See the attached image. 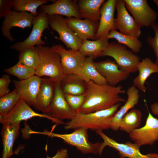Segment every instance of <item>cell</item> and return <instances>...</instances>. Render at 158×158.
Instances as JSON below:
<instances>
[{
	"instance_id": "cell-1",
	"label": "cell",
	"mask_w": 158,
	"mask_h": 158,
	"mask_svg": "<svg viewBox=\"0 0 158 158\" xmlns=\"http://www.w3.org/2000/svg\"><path fill=\"white\" fill-rule=\"evenodd\" d=\"M86 83L85 101L77 112L87 114L104 110L126 101L120 95L126 92L121 85H99L92 81Z\"/></svg>"
},
{
	"instance_id": "cell-2",
	"label": "cell",
	"mask_w": 158,
	"mask_h": 158,
	"mask_svg": "<svg viewBox=\"0 0 158 158\" xmlns=\"http://www.w3.org/2000/svg\"><path fill=\"white\" fill-rule=\"evenodd\" d=\"M121 103L104 110L87 114L77 112L72 119L65 123L66 130L84 128L93 131H102L110 128L112 119Z\"/></svg>"
},
{
	"instance_id": "cell-3",
	"label": "cell",
	"mask_w": 158,
	"mask_h": 158,
	"mask_svg": "<svg viewBox=\"0 0 158 158\" xmlns=\"http://www.w3.org/2000/svg\"><path fill=\"white\" fill-rule=\"evenodd\" d=\"M36 47L40 61L35 75L41 78L48 77L60 84L64 76L60 55L49 47L40 45Z\"/></svg>"
},
{
	"instance_id": "cell-4",
	"label": "cell",
	"mask_w": 158,
	"mask_h": 158,
	"mask_svg": "<svg viewBox=\"0 0 158 158\" xmlns=\"http://www.w3.org/2000/svg\"><path fill=\"white\" fill-rule=\"evenodd\" d=\"M88 130L84 128H79L75 129L73 132L68 134L56 133L47 130L40 132L30 130L29 133L30 134H42L51 138H59L67 144L75 147L83 154H98L100 143H92L89 141Z\"/></svg>"
},
{
	"instance_id": "cell-5",
	"label": "cell",
	"mask_w": 158,
	"mask_h": 158,
	"mask_svg": "<svg viewBox=\"0 0 158 158\" xmlns=\"http://www.w3.org/2000/svg\"><path fill=\"white\" fill-rule=\"evenodd\" d=\"M105 56L113 58L122 71L130 73L138 71L140 57L127 49L126 46L122 44L115 42L109 43L107 48L102 54V56Z\"/></svg>"
},
{
	"instance_id": "cell-6",
	"label": "cell",
	"mask_w": 158,
	"mask_h": 158,
	"mask_svg": "<svg viewBox=\"0 0 158 158\" xmlns=\"http://www.w3.org/2000/svg\"><path fill=\"white\" fill-rule=\"evenodd\" d=\"M49 16L40 11L35 16L32 22V29L29 36L24 41L17 42L11 45L10 48L17 51H21L35 46L44 45L46 42L42 40V33L46 29L50 30Z\"/></svg>"
},
{
	"instance_id": "cell-7",
	"label": "cell",
	"mask_w": 158,
	"mask_h": 158,
	"mask_svg": "<svg viewBox=\"0 0 158 158\" xmlns=\"http://www.w3.org/2000/svg\"><path fill=\"white\" fill-rule=\"evenodd\" d=\"M35 117L47 118L57 125L65 123L63 121L53 118L47 114L36 112L22 98L7 114L4 116H0V122L3 125L11 124L20 123L22 121Z\"/></svg>"
},
{
	"instance_id": "cell-8",
	"label": "cell",
	"mask_w": 158,
	"mask_h": 158,
	"mask_svg": "<svg viewBox=\"0 0 158 158\" xmlns=\"http://www.w3.org/2000/svg\"><path fill=\"white\" fill-rule=\"evenodd\" d=\"M49 23L52 31H56L59 35L55 37L56 39L62 41L68 49L78 50L83 41L68 25L65 18L61 15L49 16Z\"/></svg>"
},
{
	"instance_id": "cell-9",
	"label": "cell",
	"mask_w": 158,
	"mask_h": 158,
	"mask_svg": "<svg viewBox=\"0 0 158 158\" xmlns=\"http://www.w3.org/2000/svg\"><path fill=\"white\" fill-rule=\"evenodd\" d=\"M126 7L141 28L149 27L156 22L158 15L146 0H124Z\"/></svg>"
},
{
	"instance_id": "cell-10",
	"label": "cell",
	"mask_w": 158,
	"mask_h": 158,
	"mask_svg": "<svg viewBox=\"0 0 158 158\" xmlns=\"http://www.w3.org/2000/svg\"><path fill=\"white\" fill-rule=\"evenodd\" d=\"M52 50L58 53L65 75L72 74L79 75L86 57L78 50H66L61 45H55L51 47Z\"/></svg>"
},
{
	"instance_id": "cell-11",
	"label": "cell",
	"mask_w": 158,
	"mask_h": 158,
	"mask_svg": "<svg viewBox=\"0 0 158 158\" xmlns=\"http://www.w3.org/2000/svg\"><path fill=\"white\" fill-rule=\"evenodd\" d=\"M95 132L103 140L99 148V155H101L104 148L108 146L118 151L120 158H149L148 154H142L140 150V147L135 143L128 141L124 143H119L108 136L102 131L97 130Z\"/></svg>"
},
{
	"instance_id": "cell-12",
	"label": "cell",
	"mask_w": 158,
	"mask_h": 158,
	"mask_svg": "<svg viewBox=\"0 0 158 158\" xmlns=\"http://www.w3.org/2000/svg\"><path fill=\"white\" fill-rule=\"evenodd\" d=\"M145 125L136 129L129 134L130 138L139 146L153 145L158 140V119L148 110Z\"/></svg>"
},
{
	"instance_id": "cell-13",
	"label": "cell",
	"mask_w": 158,
	"mask_h": 158,
	"mask_svg": "<svg viewBox=\"0 0 158 158\" xmlns=\"http://www.w3.org/2000/svg\"><path fill=\"white\" fill-rule=\"evenodd\" d=\"M117 17L115 22L117 29L123 34L138 38L141 35V28L129 13L124 0H117L116 5Z\"/></svg>"
},
{
	"instance_id": "cell-14",
	"label": "cell",
	"mask_w": 158,
	"mask_h": 158,
	"mask_svg": "<svg viewBox=\"0 0 158 158\" xmlns=\"http://www.w3.org/2000/svg\"><path fill=\"white\" fill-rule=\"evenodd\" d=\"M77 113L70 107L66 101L60 84L55 83L54 96L47 114L59 120H70Z\"/></svg>"
},
{
	"instance_id": "cell-15",
	"label": "cell",
	"mask_w": 158,
	"mask_h": 158,
	"mask_svg": "<svg viewBox=\"0 0 158 158\" xmlns=\"http://www.w3.org/2000/svg\"><path fill=\"white\" fill-rule=\"evenodd\" d=\"M35 16L30 13L26 11L18 12L11 11L4 17L1 30L3 36L11 42L14 39L10 33V30L13 27L22 28H30Z\"/></svg>"
},
{
	"instance_id": "cell-16",
	"label": "cell",
	"mask_w": 158,
	"mask_h": 158,
	"mask_svg": "<svg viewBox=\"0 0 158 158\" xmlns=\"http://www.w3.org/2000/svg\"><path fill=\"white\" fill-rule=\"evenodd\" d=\"M117 0H108L102 5L100 9L99 25L95 35L96 40L107 37L110 32L117 30L114 15Z\"/></svg>"
},
{
	"instance_id": "cell-17",
	"label": "cell",
	"mask_w": 158,
	"mask_h": 158,
	"mask_svg": "<svg viewBox=\"0 0 158 158\" xmlns=\"http://www.w3.org/2000/svg\"><path fill=\"white\" fill-rule=\"evenodd\" d=\"M94 63L98 71L111 86H117L129 76L130 73L120 70L116 62L110 59Z\"/></svg>"
},
{
	"instance_id": "cell-18",
	"label": "cell",
	"mask_w": 158,
	"mask_h": 158,
	"mask_svg": "<svg viewBox=\"0 0 158 158\" xmlns=\"http://www.w3.org/2000/svg\"><path fill=\"white\" fill-rule=\"evenodd\" d=\"M68 25L83 41L90 39L96 40L95 35L99 22L88 18L81 20L74 17L65 18Z\"/></svg>"
},
{
	"instance_id": "cell-19",
	"label": "cell",
	"mask_w": 158,
	"mask_h": 158,
	"mask_svg": "<svg viewBox=\"0 0 158 158\" xmlns=\"http://www.w3.org/2000/svg\"><path fill=\"white\" fill-rule=\"evenodd\" d=\"M41 78L34 75L24 80H13L15 88L22 98L30 106H33L38 93Z\"/></svg>"
},
{
	"instance_id": "cell-20",
	"label": "cell",
	"mask_w": 158,
	"mask_h": 158,
	"mask_svg": "<svg viewBox=\"0 0 158 158\" xmlns=\"http://www.w3.org/2000/svg\"><path fill=\"white\" fill-rule=\"evenodd\" d=\"M77 1L58 0L50 4L42 5L40 7V11L49 16L59 15L81 19L77 7Z\"/></svg>"
},
{
	"instance_id": "cell-21",
	"label": "cell",
	"mask_w": 158,
	"mask_h": 158,
	"mask_svg": "<svg viewBox=\"0 0 158 158\" xmlns=\"http://www.w3.org/2000/svg\"><path fill=\"white\" fill-rule=\"evenodd\" d=\"M55 83L47 77L41 78L40 89L33 107L37 110L47 114L53 97Z\"/></svg>"
},
{
	"instance_id": "cell-22",
	"label": "cell",
	"mask_w": 158,
	"mask_h": 158,
	"mask_svg": "<svg viewBox=\"0 0 158 158\" xmlns=\"http://www.w3.org/2000/svg\"><path fill=\"white\" fill-rule=\"evenodd\" d=\"M126 93L128 96L127 100L115 114L111 121L110 128L114 131L119 129V123L121 118L129 110L137 105L139 102V91L136 87L131 85L128 88Z\"/></svg>"
},
{
	"instance_id": "cell-23",
	"label": "cell",
	"mask_w": 158,
	"mask_h": 158,
	"mask_svg": "<svg viewBox=\"0 0 158 158\" xmlns=\"http://www.w3.org/2000/svg\"><path fill=\"white\" fill-rule=\"evenodd\" d=\"M20 123L3 125L1 134L3 150L2 158H10L13 154L14 142L19 134Z\"/></svg>"
},
{
	"instance_id": "cell-24",
	"label": "cell",
	"mask_w": 158,
	"mask_h": 158,
	"mask_svg": "<svg viewBox=\"0 0 158 158\" xmlns=\"http://www.w3.org/2000/svg\"><path fill=\"white\" fill-rule=\"evenodd\" d=\"M137 68L139 73L133 79V85L145 92L147 89L146 80L152 73H158V66L150 58L146 57L139 62Z\"/></svg>"
},
{
	"instance_id": "cell-25",
	"label": "cell",
	"mask_w": 158,
	"mask_h": 158,
	"mask_svg": "<svg viewBox=\"0 0 158 158\" xmlns=\"http://www.w3.org/2000/svg\"><path fill=\"white\" fill-rule=\"evenodd\" d=\"M59 84L64 94L78 95L85 93L87 83L79 75L72 74L65 75Z\"/></svg>"
},
{
	"instance_id": "cell-26",
	"label": "cell",
	"mask_w": 158,
	"mask_h": 158,
	"mask_svg": "<svg viewBox=\"0 0 158 158\" xmlns=\"http://www.w3.org/2000/svg\"><path fill=\"white\" fill-rule=\"evenodd\" d=\"M105 0H77V8L81 18L98 21L100 17V9Z\"/></svg>"
},
{
	"instance_id": "cell-27",
	"label": "cell",
	"mask_w": 158,
	"mask_h": 158,
	"mask_svg": "<svg viewBox=\"0 0 158 158\" xmlns=\"http://www.w3.org/2000/svg\"><path fill=\"white\" fill-rule=\"evenodd\" d=\"M109 43L107 37L93 41L85 40L83 41L78 51L85 57L94 59L102 56V52L107 48Z\"/></svg>"
},
{
	"instance_id": "cell-28",
	"label": "cell",
	"mask_w": 158,
	"mask_h": 158,
	"mask_svg": "<svg viewBox=\"0 0 158 158\" xmlns=\"http://www.w3.org/2000/svg\"><path fill=\"white\" fill-rule=\"evenodd\" d=\"M94 62L92 58L86 57L79 75L86 82L92 81L99 85L107 84L106 79L97 70Z\"/></svg>"
},
{
	"instance_id": "cell-29",
	"label": "cell",
	"mask_w": 158,
	"mask_h": 158,
	"mask_svg": "<svg viewBox=\"0 0 158 158\" xmlns=\"http://www.w3.org/2000/svg\"><path fill=\"white\" fill-rule=\"evenodd\" d=\"M142 116V113L140 110L137 109H131L121 118L119 123V129L129 134L140 127Z\"/></svg>"
},
{
	"instance_id": "cell-30",
	"label": "cell",
	"mask_w": 158,
	"mask_h": 158,
	"mask_svg": "<svg viewBox=\"0 0 158 158\" xmlns=\"http://www.w3.org/2000/svg\"><path fill=\"white\" fill-rule=\"evenodd\" d=\"M107 37L108 39H116L118 42L127 46L134 53H139L142 46V43L138 38L122 34L116 30H111Z\"/></svg>"
},
{
	"instance_id": "cell-31",
	"label": "cell",
	"mask_w": 158,
	"mask_h": 158,
	"mask_svg": "<svg viewBox=\"0 0 158 158\" xmlns=\"http://www.w3.org/2000/svg\"><path fill=\"white\" fill-rule=\"evenodd\" d=\"M48 0H13L12 7L14 11L18 12L28 11L35 16L38 14V7L48 3Z\"/></svg>"
},
{
	"instance_id": "cell-32",
	"label": "cell",
	"mask_w": 158,
	"mask_h": 158,
	"mask_svg": "<svg viewBox=\"0 0 158 158\" xmlns=\"http://www.w3.org/2000/svg\"><path fill=\"white\" fill-rule=\"evenodd\" d=\"M18 61L36 70L39 65L40 58L36 47L28 48L20 52Z\"/></svg>"
},
{
	"instance_id": "cell-33",
	"label": "cell",
	"mask_w": 158,
	"mask_h": 158,
	"mask_svg": "<svg viewBox=\"0 0 158 158\" xmlns=\"http://www.w3.org/2000/svg\"><path fill=\"white\" fill-rule=\"evenodd\" d=\"M22 98L16 89L0 98V116L7 114Z\"/></svg>"
},
{
	"instance_id": "cell-34",
	"label": "cell",
	"mask_w": 158,
	"mask_h": 158,
	"mask_svg": "<svg viewBox=\"0 0 158 158\" xmlns=\"http://www.w3.org/2000/svg\"><path fill=\"white\" fill-rule=\"evenodd\" d=\"M36 70L18 61L13 66L5 69V73L17 77L20 80L27 79L35 75Z\"/></svg>"
},
{
	"instance_id": "cell-35",
	"label": "cell",
	"mask_w": 158,
	"mask_h": 158,
	"mask_svg": "<svg viewBox=\"0 0 158 158\" xmlns=\"http://www.w3.org/2000/svg\"><path fill=\"white\" fill-rule=\"evenodd\" d=\"M66 101L70 107L77 112L83 104L85 100L84 94L75 95L64 94Z\"/></svg>"
},
{
	"instance_id": "cell-36",
	"label": "cell",
	"mask_w": 158,
	"mask_h": 158,
	"mask_svg": "<svg viewBox=\"0 0 158 158\" xmlns=\"http://www.w3.org/2000/svg\"><path fill=\"white\" fill-rule=\"evenodd\" d=\"M154 33V37L148 36L147 38V42L153 49L156 57L155 62L158 66V24L155 22L151 26Z\"/></svg>"
},
{
	"instance_id": "cell-37",
	"label": "cell",
	"mask_w": 158,
	"mask_h": 158,
	"mask_svg": "<svg viewBox=\"0 0 158 158\" xmlns=\"http://www.w3.org/2000/svg\"><path fill=\"white\" fill-rule=\"evenodd\" d=\"M11 81L10 77L7 75H4L0 78V97L9 93V85Z\"/></svg>"
},
{
	"instance_id": "cell-38",
	"label": "cell",
	"mask_w": 158,
	"mask_h": 158,
	"mask_svg": "<svg viewBox=\"0 0 158 158\" xmlns=\"http://www.w3.org/2000/svg\"><path fill=\"white\" fill-rule=\"evenodd\" d=\"M13 0H0V18L5 17L11 11Z\"/></svg>"
},
{
	"instance_id": "cell-39",
	"label": "cell",
	"mask_w": 158,
	"mask_h": 158,
	"mask_svg": "<svg viewBox=\"0 0 158 158\" xmlns=\"http://www.w3.org/2000/svg\"><path fill=\"white\" fill-rule=\"evenodd\" d=\"M68 157L67 150L65 149H61L60 150H58L54 156L51 157H47V158H67Z\"/></svg>"
},
{
	"instance_id": "cell-40",
	"label": "cell",
	"mask_w": 158,
	"mask_h": 158,
	"mask_svg": "<svg viewBox=\"0 0 158 158\" xmlns=\"http://www.w3.org/2000/svg\"><path fill=\"white\" fill-rule=\"evenodd\" d=\"M150 109L152 113L154 115L158 116V103L155 102L151 105Z\"/></svg>"
},
{
	"instance_id": "cell-41",
	"label": "cell",
	"mask_w": 158,
	"mask_h": 158,
	"mask_svg": "<svg viewBox=\"0 0 158 158\" xmlns=\"http://www.w3.org/2000/svg\"><path fill=\"white\" fill-rule=\"evenodd\" d=\"M149 158H158V154L155 153L149 154Z\"/></svg>"
},
{
	"instance_id": "cell-42",
	"label": "cell",
	"mask_w": 158,
	"mask_h": 158,
	"mask_svg": "<svg viewBox=\"0 0 158 158\" xmlns=\"http://www.w3.org/2000/svg\"><path fill=\"white\" fill-rule=\"evenodd\" d=\"M153 1L155 3L156 5L158 6V0H154Z\"/></svg>"
}]
</instances>
